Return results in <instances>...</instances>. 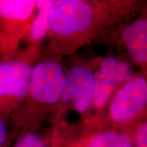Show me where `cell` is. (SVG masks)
<instances>
[{
    "mask_svg": "<svg viewBox=\"0 0 147 147\" xmlns=\"http://www.w3.org/2000/svg\"><path fill=\"white\" fill-rule=\"evenodd\" d=\"M146 1L138 0H52L48 15V40L57 58L104 39L138 14Z\"/></svg>",
    "mask_w": 147,
    "mask_h": 147,
    "instance_id": "cell-1",
    "label": "cell"
},
{
    "mask_svg": "<svg viewBox=\"0 0 147 147\" xmlns=\"http://www.w3.org/2000/svg\"><path fill=\"white\" fill-rule=\"evenodd\" d=\"M65 71L57 59L37 61L32 68L28 92L10 119L13 133L21 134L42 127L56 110L65 82Z\"/></svg>",
    "mask_w": 147,
    "mask_h": 147,
    "instance_id": "cell-2",
    "label": "cell"
},
{
    "mask_svg": "<svg viewBox=\"0 0 147 147\" xmlns=\"http://www.w3.org/2000/svg\"><path fill=\"white\" fill-rule=\"evenodd\" d=\"M40 45L0 61V118L9 120L27 95L34 62L40 60Z\"/></svg>",
    "mask_w": 147,
    "mask_h": 147,
    "instance_id": "cell-3",
    "label": "cell"
},
{
    "mask_svg": "<svg viewBox=\"0 0 147 147\" xmlns=\"http://www.w3.org/2000/svg\"><path fill=\"white\" fill-rule=\"evenodd\" d=\"M136 74L131 64L126 61L113 57L101 59L95 71L94 97L82 138L89 137L104 126L112 98Z\"/></svg>",
    "mask_w": 147,
    "mask_h": 147,
    "instance_id": "cell-4",
    "label": "cell"
},
{
    "mask_svg": "<svg viewBox=\"0 0 147 147\" xmlns=\"http://www.w3.org/2000/svg\"><path fill=\"white\" fill-rule=\"evenodd\" d=\"M100 62L95 59L75 65L65 72L63 91L52 118L55 125H59L67 114L74 112L87 126L94 97L95 71Z\"/></svg>",
    "mask_w": 147,
    "mask_h": 147,
    "instance_id": "cell-5",
    "label": "cell"
},
{
    "mask_svg": "<svg viewBox=\"0 0 147 147\" xmlns=\"http://www.w3.org/2000/svg\"><path fill=\"white\" fill-rule=\"evenodd\" d=\"M146 76L140 71L117 91L108 105L104 126L109 123V128L114 129H134L146 119Z\"/></svg>",
    "mask_w": 147,
    "mask_h": 147,
    "instance_id": "cell-6",
    "label": "cell"
},
{
    "mask_svg": "<svg viewBox=\"0 0 147 147\" xmlns=\"http://www.w3.org/2000/svg\"><path fill=\"white\" fill-rule=\"evenodd\" d=\"M37 12L36 1L0 0V56L9 59L27 39Z\"/></svg>",
    "mask_w": 147,
    "mask_h": 147,
    "instance_id": "cell-7",
    "label": "cell"
},
{
    "mask_svg": "<svg viewBox=\"0 0 147 147\" xmlns=\"http://www.w3.org/2000/svg\"><path fill=\"white\" fill-rule=\"evenodd\" d=\"M121 47L125 51L132 63L146 74L147 18L142 15L122 25L119 29Z\"/></svg>",
    "mask_w": 147,
    "mask_h": 147,
    "instance_id": "cell-8",
    "label": "cell"
},
{
    "mask_svg": "<svg viewBox=\"0 0 147 147\" xmlns=\"http://www.w3.org/2000/svg\"><path fill=\"white\" fill-rule=\"evenodd\" d=\"M135 129L102 128L85 139L79 140V147H134Z\"/></svg>",
    "mask_w": 147,
    "mask_h": 147,
    "instance_id": "cell-9",
    "label": "cell"
},
{
    "mask_svg": "<svg viewBox=\"0 0 147 147\" xmlns=\"http://www.w3.org/2000/svg\"><path fill=\"white\" fill-rule=\"evenodd\" d=\"M71 144L63 138L57 127L53 125L45 131L42 127L21 134L13 147H69Z\"/></svg>",
    "mask_w": 147,
    "mask_h": 147,
    "instance_id": "cell-10",
    "label": "cell"
},
{
    "mask_svg": "<svg viewBox=\"0 0 147 147\" xmlns=\"http://www.w3.org/2000/svg\"><path fill=\"white\" fill-rule=\"evenodd\" d=\"M50 1H36L37 12L27 40L32 45H40L47 34L48 15Z\"/></svg>",
    "mask_w": 147,
    "mask_h": 147,
    "instance_id": "cell-11",
    "label": "cell"
},
{
    "mask_svg": "<svg viewBox=\"0 0 147 147\" xmlns=\"http://www.w3.org/2000/svg\"><path fill=\"white\" fill-rule=\"evenodd\" d=\"M134 147H147V122L146 119L141 121L134 134Z\"/></svg>",
    "mask_w": 147,
    "mask_h": 147,
    "instance_id": "cell-12",
    "label": "cell"
},
{
    "mask_svg": "<svg viewBox=\"0 0 147 147\" xmlns=\"http://www.w3.org/2000/svg\"><path fill=\"white\" fill-rule=\"evenodd\" d=\"M12 136L13 133L8 120L0 118V147H8Z\"/></svg>",
    "mask_w": 147,
    "mask_h": 147,
    "instance_id": "cell-13",
    "label": "cell"
},
{
    "mask_svg": "<svg viewBox=\"0 0 147 147\" xmlns=\"http://www.w3.org/2000/svg\"><path fill=\"white\" fill-rule=\"evenodd\" d=\"M69 147H79V141L74 142Z\"/></svg>",
    "mask_w": 147,
    "mask_h": 147,
    "instance_id": "cell-14",
    "label": "cell"
}]
</instances>
